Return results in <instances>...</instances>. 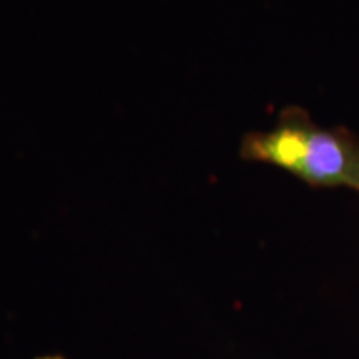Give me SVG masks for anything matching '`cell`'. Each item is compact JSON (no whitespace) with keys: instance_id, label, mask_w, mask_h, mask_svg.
<instances>
[{"instance_id":"6da1fadb","label":"cell","mask_w":359,"mask_h":359,"mask_svg":"<svg viewBox=\"0 0 359 359\" xmlns=\"http://www.w3.org/2000/svg\"><path fill=\"white\" fill-rule=\"evenodd\" d=\"M240 158L271 165L313 188L359 193V138L344 127H320L302 107L283 109L271 130L246 133Z\"/></svg>"}]
</instances>
